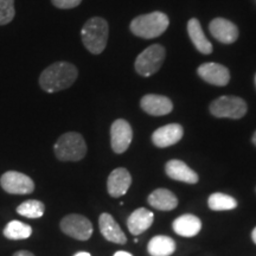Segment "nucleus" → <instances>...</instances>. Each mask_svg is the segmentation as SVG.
I'll return each mask as SVG.
<instances>
[{
    "mask_svg": "<svg viewBox=\"0 0 256 256\" xmlns=\"http://www.w3.org/2000/svg\"><path fill=\"white\" fill-rule=\"evenodd\" d=\"M78 70L69 62H56L43 70L40 76V86L46 92H57L68 89L75 83Z\"/></svg>",
    "mask_w": 256,
    "mask_h": 256,
    "instance_id": "1",
    "label": "nucleus"
},
{
    "mask_svg": "<svg viewBox=\"0 0 256 256\" xmlns=\"http://www.w3.org/2000/svg\"><path fill=\"white\" fill-rule=\"evenodd\" d=\"M110 28L101 17H92L86 22L81 31L83 46L92 55H98L106 49L108 42Z\"/></svg>",
    "mask_w": 256,
    "mask_h": 256,
    "instance_id": "2",
    "label": "nucleus"
},
{
    "mask_svg": "<svg viewBox=\"0 0 256 256\" xmlns=\"http://www.w3.org/2000/svg\"><path fill=\"white\" fill-rule=\"evenodd\" d=\"M168 16L162 12L156 11L134 18L130 23V31L138 37L151 40L164 34L168 30Z\"/></svg>",
    "mask_w": 256,
    "mask_h": 256,
    "instance_id": "3",
    "label": "nucleus"
},
{
    "mask_svg": "<svg viewBox=\"0 0 256 256\" xmlns=\"http://www.w3.org/2000/svg\"><path fill=\"white\" fill-rule=\"evenodd\" d=\"M54 152L60 162H78L87 154V145L81 134L68 132L57 139Z\"/></svg>",
    "mask_w": 256,
    "mask_h": 256,
    "instance_id": "4",
    "label": "nucleus"
},
{
    "mask_svg": "<svg viewBox=\"0 0 256 256\" xmlns=\"http://www.w3.org/2000/svg\"><path fill=\"white\" fill-rule=\"evenodd\" d=\"M247 104L238 96H220L210 104V112L216 118L241 119L247 113Z\"/></svg>",
    "mask_w": 256,
    "mask_h": 256,
    "instance_id": "5",
    "label": "nucleus"
},
{
    "mask_svg": "<svg viewBox=\"0 0 256 256\" xmlns=\"http://www.w3.org/2000/svg\"><path fill=\"white\" fill-rule=\"evenodd\" d=\"M165 60V49L164 46H159V44H154V46H148L138 56L134 63L136 72L139 75L148 76L156 74L162 66Z\"/></svg>",
    "mask_w": 256,
    "mask_h": 256,
    "instance_id": "6",
    "label": "nucleus"
},
{
    "mask_svg": "<svg viewBox=\"0 0 256 256\" xmlns=\"http://www.w3.org/2000/svg\"><path fill=\"white\" fill-rule=\"evenodd\" d=\"M60 226L66 235L78 241H88L92 235V224L90 220L78 214L63 217Z\"/></svg>",
    "mask_w": 256,
    "mask_h": 256,
    "instance_id": "7",
    "label": "nucleus"
},
{
    "mask_svg": "<svg viewBox=\"0 0 256 256\" xmlns=\"http://www.w3.org/2000/svg\"><path fill=\"white\" fill-rule=\"evenodd\" d=\"M2 190L11 194H30L34 190V180L17 171H8L0 178Z\"/></svg>",
    "mask_w": 256,
    "mask_h": 256,
    "instance_id": "8",
    "label": "nucleus"
},
{
    "mask_svg": "<svg viewBox=\"0 0 256 256\" xmlns=\"http://www.w3.org/2000/svg\"><path fill=\"white\" fill-rule=\"evenodd\" d=\"M133 139V130L126 120H115L110 127V144L115 153L126 152Z\"/></svg>",
    "mask_w": 256,
    "mask_h": 256,
    "instance_id": "9",
    "label": "nucleus"
},
{
    "mask_svg": "<svg viewBox=\"0 0 256 256\" xmlns=\"http://www.w3.org/2000/svg\"><path fill=\"white\" fill-rule=\"evenodd\" d=\"M198 75L210 84L224 87L230 81V72L226 66L218 63H204L197 70Z\"/></svg>",
    "mask_w": 256,
    "mask_h": 256,
    "instance_id": "10",
    "label": "nucleus"
},
{
    "mask_svg": "<svg viewBox=\"0 0 256 256\" xmlns=\"http://www.w3.org/2000/svg\"><path fill=\"white\" fill-rule=\"evenodd\" d=\"M184 136L183 127L179 124H170L166 126L158 128L152 134V142L156 147L164 148L172 145H176Z\"/></svg>",
    "mask_w": 256,
    "mask_h": 256,
    "instance_id": "11",
    "label": "nucleus"
},
{
    "mask_svg": "<svg viewBox=\"0 0 256 256\" xmlns=\"http://www.w3.org/2000/svg\"><path fill=\"white\" fill-rule=\"evenodd\" d=\"M209 28L211 34L223 44H232L238 38V26L224 18H215L211 20Z\"/></svg>",
    "mask_w": 256,
    "mask_h": 256,
    "instance_id": "12",
    "label": "nucleus"
},
{
    "mask_svg": "<svg viewBox=\"0 0 256 256\" xmlns=\"http://www.w3.org/2000/svg\"><path fill=\"white\" fill-rule=\"evenodd\" d=\"M132 184V177L126 168H119L110 172L107 180V190L112 197L119 198L127 194Z\"/></svg>",
    "mask_w": 256,
    "mask_h": 256,
    "instance_id": "13",
    "label": "nucleus"
},
{
    "mask_svg": "<svg viewBox=\"0 0 256 256\" xmlns=\"http://www.w3.org/2000/svg\"><path fill=\"white\" fill-rule=\"evenodd\" d=\"M142 108L147 114L153 115V116H162L171 113L174 110V104L168 98L162 95L148 94L142 98Z\"/></svg>",
    "mask_w": 256,
    "mask_h": 256,
    "instance_id": "14",
    "label": "nucleus"
},
{
    "mask_svg": "<svg viewBox=\"0 0 256 256\" xmlns=\"http://www.w3.org/2000/svg\"><path fill=\"white\" fill-rule=\"evenodd\" d=\"M98 226H100V232L102 236L107 240V241L118 243V244H124L127 242V238L120 228L116 220L113 218V216L110 214L104 212L98 218Z\"/></svg>",
    "mask_w": 256,
    "mask_h": 256,
    "instance_id": "15",
    "label": "nucleus"
},
{
    "mask_svg": "<svg viewBox=\"0 0 256 256\" xmlns=\"http://www.w3.org/2000/svg\"><path fill=\"white\" fill-rule=\"evenodd\" d=\"M165 172L170 178L174 179V180L183 182V183L188 184L198 183V174L182 160H170L165 166Z\"/></svg>",
    "mask_w": 256,
    "mask_h": 256,
    "instance_id": "16",
    "label": "nucleus"
},
{
    "mask_svg": "<svg viewBox=\"0 0 256 256\" xmlns=\"http://www.w3.org/2000/svg\"><path fill=\"white\" fill-rule=\"evenodd\" d=\"M153 220H154V215L152 211L145 208H139L128 217L127 228L132 235L138 236L146 232L152 226Z\"/></svg>",
    "mask_w": 256,
    "mask_h": 256,
    "instance_id": "17",
    "label": "nucleus"
},
{
    "mask_svg": "<svg viewBox=\"0 0 256 256\" xmlns=\"http://www.w3.org/2000/svg\"><path fill=\"white\" fill-rule=\"evenodd\" d=\"M172 228L174 232L183 238H194L202 229V222L197 216L186 214V215L179 216L172 223Z\"/></svg>",
    "mask_w": 256,
    "mask_h": 256,
    "instance_id": "18",
    "label": "nucleus"
},
{
    "mask_svg": "<svg viewBox=\"0 0 256 256\" xmlns=\"http://www.w3.org/2000/svg\"><path fill=\"white\" fill-rule=\"evenodd\" d=\"M147 200L150 206L160 211H171L178 206L176 194L168 188H156L150 194Z\"/></svg>",
    "mask_w": 256,
    "mask_h": 256,
    "instance_id": "19",
    "label": "nucleus"
},
{
    "mask_svg": "<svg viewBox=\"0 0 256 256\" xmlns=\"http://www.w3.org/2000/svg\"><path fill=\"white\" fill-rule=\"evenodd\" d=\"M188 32L191 42L194 44V46L200 52L204 54V55H210L212 52V46L208 40L203 30H202V25L198 19L192 18L188 20Z\"/></svg>",
    "mask_w": 256,
    "mask_h": 256,
    "instance_id": "20",
    "label": "nucleus"
},
{
    "mask_svg": "<svg viewBox=\"0 0 256 256\" xmlns=\"http://www.w3.org/2000/svg\"><path fill=\"white\" fill-rule=\"evenodd\" d=\"M147 252L151 256H170L176 252V242L170 236H154L148 242Z\"/></svg>",
    "mask_w": 256,
    "mask_h": 256,
    "instance_id": "21",
    "label": "nucleus"
},
{
    "mask_svg": "<svg viewBox=\"0 0 256 256\" xmlns=\"http://www.w3.org/2000/svg\"><path fill=\"white\" fill-rule=\"evenodd\" d=\"M4 236L8 240H26L31 236L32 228L28 224H25L20 220H11L6 224L4 228Z\"/></svg>",
    "mask_w": 256,
    "mask_h": 256,
    "instance_id": "22",
    "label": "nucleus"
},
{
    "mask_svg": "<svg viewBox=\"0 0 256 256\" xmlns=\"http://www.w3.org/2000/svg\"><path fill=\"white\" fill-rule=\"evenodd\" d=\"M208 206L214 211H226L232 210L238 206V202L232 196L226 194L216 192L212 194L208 200Z\"/></svg>",
    "mask_w": 256,
    "mask_h": 256,
    "instance_id": "23",
    "label": "nucleus"
},
{
    "mask_svg": "<svg viewBox=\"0 0 256 256\" xmlns=\"http://www.w3.org/2000/svg\"><path fill=\"white\" fill-rule=\"evenodd\" d=\"M44 211H46V206H44V203L37 200H26L17 208V212L19 215L31 220L40 218V217L44 215Z\"/></svg>",
    "mask_w": 256,
    "mask_h": 256,
    "instance_id": "24",
    "label": "nucleus"
},
{
    "mask_svg": "<svg viewBox=\"0 0 256 256\" xmlns=\"http://www.w3.org/2000/svg\"><path fill=\"white\" fill-rule=\"evenodd\" d=\"M14 16V0H0V26L11 23Z\"/></svg>",
    "mask_w": 256,
    "mask_h": 256,
    "instance_id": "25",
    "label": "nucleus"
},
{
    "mask_svg": "<svg viewBox=\"0 0 256 256\" xmlns=\"http://www.w3.org/2000/svg\"><path fill=\"white\" fill-rule=\"evenodd\" d=\"M54 6H56L57 8L62 10H69V8H75L76 6H78L82 2V0H51Z\"/></svg>",
    "mask_w": 256,
    "mask_h": 256,
    "instance_id": "26",
    "label": "nucleus"
},
{
    "mask_svg": "<svg viewBox=\"0 0 256 256\" xmlns=\"http://www.w3.org/2000/svg\"><path fill=\"white\" fill-rule=\"evenodd\" d=\"M12 256H34V254H32L31 252H28V250H19V252H16Z\"/></svg>",
    "mask_w": 256,
    "mask_h": 256,
    "instance_id": "27",
    "label": "nucleus"
},
{
    "mask_svg": "<svg viewBox=\"0 0 256 256\" xmlns=\"http://www.w3.org/2000/svg\"><path fill=\"white\" fill-rule=\"evenodd\" d=\"M113 256H133V255L130 254V252H122V250H120V252H115V254H114Z\"/></svg>",
    "mask_w": 256,
    "mask_h": 256,
    "instance_id": "28",
    "label": "nucleus"
},
{
    "mask_svg": "<svg viewBox=\"0 0 256 256\" xmlns=\"http://www.w3.org/2000/svg\"><path fill=\"white\" fill-rule=\"evenodd\" d=\"M74 256H92L89 252H76Z\"/></svg>",
    "mask_w": 256,
    "mask_h": 256,
    "instance_id": "29",
    "label": "nucleus"
},
{
    "mask_svg": "<svg viewBox=\"0 0 256 256\" xmlns=\"http://www.w3.org/2000/svg\"><path fill=\"white\" fill-rule=\"evenodd\" d=\"M252 241H254V243L256 244V226H255L254 230H252Z\"/></svg>",
    "mask_w": 256,
    "mask_h": 256,
    "instance_id": "30",
    "label": "nucleus"
},
{
    "mask_svg": "<svg viewBox=\"0 0 256 256\" xmlns=\"http://www.w3.org/2000/svg\"><path fill=\"white\" fill-rule=\"evenodd\" d=\"M252 144L256 146V132L254 133V136H252Z\"/></svg>",
    "mask_w": 256,
    "mask_h": 256,
    "instance_id": "31",
    "label": "nucleus"
},
{
    "mask_svg": "<svg viewBox=\"0 0 256 256\" xmlns=\"http://www.w3.org/2000/svg\"><path fill=\"white\" fill-rule=\"evenodd\" d=\"M255 82H256V78H255Z\"/></svg>",
    "mask_w": 256,
    "mask_h": 256,
    "instance_id": "32",
    "label": "nucleus"
}]
</instances>
